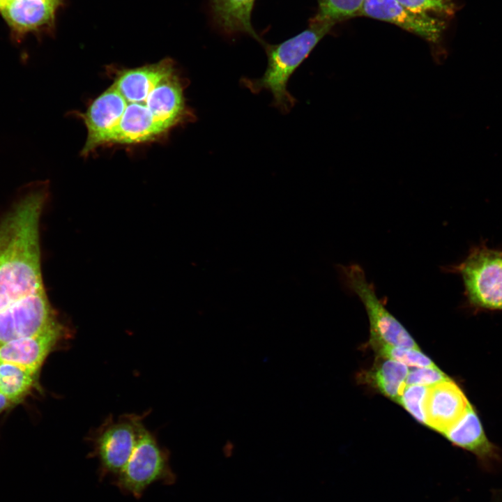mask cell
<instances>
[{"mask_svg":"<svg viewBox=\"0 0 502 502\" xmlns=\"http://www.w3.org/2000/svg\"><path fill=\"white\" fill-rule=\"evenodd\" d=\"M24 190L0 221V312L45 291L39 222L48 197V184L37 182Z\"/></svg>","mask_w":502,"mask_h":502,"instance_id":"cell-1","label":"cell"},{"mask_svg":"<svg viewBox=\"0 0 502 502\" xmlns=\"http://www.w3.org/2000/svg\"><path fill=\"white\" fill-rule=\"evenodd\" d=\"M333 26L311 20L307 29L294 37L277 45H266L268 64L264 75L257 79L242 77L241 84L253 93L268 91L273 107L288 113L296 102L287 90L289 78Z\"/></svg>","mask_w":502,"mask_h":502,"instance_id":"cell-2","label":"cell"},{"mask_svg":"<svg viewBox=\"0 0 502 502\" xmlns=\"http://www.w3.org/2000/svg\"><path fill=\"white\" fill-rule=\"evenodd\" d=\"M445 269L461 277L466 307L475 312L502 311L501 248H490L482 241L462 261Z\"/></svg>","mask_w":502,"mask_h":502,"instance_id":"cell-3","label":"cell"},{"mask_svg":"<svg viewBox=\"0 0 502 502\" xmlns=\"http://www.w3.org/2000/svg\"><path fill=\"white\" fill-rule=\"evenodd\" d=\"M176 479L169 464V452L144 427L128 463L112 479V485L121 493L140 499L151 485H172Z\"/></svg>","mask_w":502,"mask_h":502,"instance_id":"cell-4","label":"cell"},{"mask_svg":"<svg viewBox=\"0 0 502 502\" xmlns=\"http://www.w3.org/2000/svg\"><path fill=\"white\" fill-rule=\"evenodd\" d=\"M143 418L133 413L109 418L89 436L92 448L89 457L98 461L100 481L112 480L123 469L145 427Z\"/></svg>","mask_w":502,"mask_h":502,"instance_id":"cell-5","label":"cell"},{"mask_svg":"<svg viewBox=\"0 0 502 502\" xmlns=\"http://www.w3.org/2000/svg\"><path fill=\"white\" fill-rule=\"evenodd\" d=\"M337 270L347 290L358 296L365 307L370 321V339L393 346L419 349L410 334L378 298L374 285L367 280L359 264H340Z\"/></svg>","mask_w":502,"mask_h":502,"instance_id":"cell-6","label":"cell"},{"mask_svg":"<svg viewBox=\"0 0 502 502\" xmlns=\"http://www.w3.org/2000/svg\"><path fill=\"white\" fill-rule=\"evenodd\" d=\"M59 322L45 291L36 294L0 312V346L39 334Z\"/></svg>","mask_w":502,"mask_h":502,"instance_id":"cell-7","label":"cell"},{"mask_svg":"<svg viewBox=\"0 0 502 502\" xmlns=\"http://www.w3.org/2000/svg\"><path fill=\"white\" fill-rule=\"evenodd\" d=\"M126 102L112 84L80 114L87 130L82 155L87 156L98 147L109 145V139L123 113Z\"/></svg>","mask_w":502,"mask_h":502,"instance_id":"cell-8","label":"cell"},{"mask_svg":"<svg viewBox=\"0 0 502 502\" xmlns=\"http://www.w3.org/2000/svg\"><path fill=\"white\" fill-rule=\"evenodd\" d=\"M443 436L453 446L473 454L485 471L496 472L501 466V450L487 436L480 419L471 404Z\"/></svg>","mask_w":502,"mask_h":502,"instance_id":"cell-9","label":"cell"},{"mask_svg":"<svg viewBox=\"0 0 502 502\" xmlns=\"http://www.w3.org/2000/svg\"><path fill=\"white\" fill-rule=\"evenodd\" d=\"M360 16L394 24L433 44L446 28L442 19L416 13L397 0H365Z\"/></svg>","mask_w":502,"mask_h":502,"instance_id":"cell-10","label":"cell"},{"mask_svg":"<svg viewBox=\"0 0 502 502\" xmlns=\"http://www.w3.org/2000/svg\"><path fill=\"white\" fill-rule=\"evenodd\" d=\"M65 0H13L0 11L16 41L29 33H52Z\"/></svg>","mask_w":502,"mask_h":502,"instance_id":"cell-11","label":"cell"},{"mask_svg":"<svg viewBox=\"0 0 502 502\" xmlns=\"http://www.w3.org/2000/svg\"><path fill=\"white\" fill-rule=\"evenodd\" d=\"M68 335V328L59 322L39 334L1 344L0 361L14 363L38 374L49 353Z\"/></svg>","mask_w":502,"mask_h":502,"instance_id":"cell-12","label":"cell"},{"mask_svg":"<svg viewBox=\"0 0 502 502\" xmlns=\"http://www.w3.org/2000/svg\"><path fill=\"white\" fill-rule=\"evenodd\" d=\"M470 404L451 379L428 386L424 406L426 425L443 435L462 417Z\"/></svg>","mask_w":502,"mask_h":502,"instance_id":"cell-13","label":"cell"},{"mask_svg":"<svg viewBox=\"0 0 502 502\" xmlns=\"http://www.w3.org/2000/svg\"><path fill=\"white\" fill-rule=\"evenodd\" d=\"M176 70L170 58L134 68H116L113 84L127 102L146 103L150 93Z\"/></svg>","mask_w":502,"mask_h":502,"instance_id":"cell-14","label":"cell"},{"mask_svg":"<svg viewBox=\"0 0 502 502\" xmlns=\"http://www.w3.org/2000/svg\"><path fill=\"white\" fill-rule=\"evenodd\" d=\"M255 0H211L214 18L228 34L245 33L261 41L253 29L251 14Z\"/></svg>","mask_w":502,"mask_h":502,"instance_id":"cell-15","label":"cell"},{"mask_svg":"<svg viewBox=\"0 0 502 502\" xmlns=\"http://www.w3.org/2000/svg\"><path fill=\"white\" fill-rule=\"evenodd\" d=\"M409 371L406 365L386 358L369 374L370 379L382 394L397 402Z\"/></svg>","mask_w":502,"mask_h":502,"instance_id":"cell-16","label":"cell"},{"mask_svg":"<svg viewBox=\"0 0 502 502\" xmlns=\"http://www.w3.org/2000/svg\"><path fill=\"white\" fill-rule=\"evenodd\" d=\"M36 375L22 366L0 361V392L12 402L20 401L33 386Z\"/></svg>","mask_w":502,"mask_h":502,"instance_id":"cell-17","label":"cell"},{"mask_svg":"<svg viewBox=\"0 0 502 502\" xmlns=\"http://www.w3.org/2000/svg\"><path fill=\"white\" fill-rule=\"evenodd\" d=\"M365 0H318L317 14L312 20L335 24L340 21L360 16Z\"/></svg>","mask_w":502,"mask_h":502,"instance_id":"cell-18","label":"cell"},{"mask_svg":"<svg viewBox=\"0 0 502 502\" xmlns=\"http://www.w3.org/2000/svg\"><path fill=\"white\" fill-rule=\"evenodd\" d=\"M370 342L375 351L382 358L391 359L406 366L415 367L436 365L420 349L393 346L374 339H370Z\"/></svg>","mask_w":502,"mask_h":502,"instance_id":"cell-19","label":"cell"},{"mask_svg":"<svg viewBox=\"0 0 502 502\" xmlns=\"http://www.w3.org/2000/svg\"><path fill=\"white\" fill-rule=\"evenodd\" d=\"M410 10L440 18L452 17L457 10L455 0H397Z\"/></svg>","mask_w":502,"mask_h":502,"instance_id":"cell-20","label":"cell"},{"mask_svg":"<svg viewBox=\"0 0 502 502\" xmlns=\"http://www.w3.org/2000/svg\"><path fill=\"white\" fill-rule=\"evenodd\" d=\"M428 386L405 385L397 403L400 404L414 418L426 425L425 399Z\"/></svg>","mask_w":502,"mask_h":502,"instance_id":"cell-21","label":"cell"},{"mask_svg":"<svg viewBox=\"0 0 502 502\" xmlns=\"http://www.w3.org/2000/svg\"><path fill=\"white\" fill-rule=\"evenodd\" d=\"M450 379L438 367H420L410 370L405 379V385L432 386Z\"/></svg>","mask_w":502,"mask_h":502,"instance_id":"cell-22","label":"cell"},{"mask_svg":"<svg viewBox=\"0 0 502 502\" xmlns=\"http://www.w3.org/2000/svg\"><path fill=\"white\" fill-rule=\"evenodd\" d=\"M12 402L0 392V413L5 410Z\"/></svg>","mask_w":502,"mask_h":502,"instance_id":"cell-23","label":"cell"},{"mask_svg":"<svg viewBox=\"0 0 502 502\" xmlns=\"http://www.w3.org/2000/svg\"><path fill=\"white\" fill-rule=\"evenodd\" d=\"M490 502H502V489L492 490Z\"/></svg>","mask_w":502,"mask_h":502,"instance_id":"cell-24","label":"cell"},{"mask_svg":"<svg viewBox=\"0 0 502 502\" xmlns=\"http://www.w3.org/2000/svg\"><path fill=\"white\" fill-rule=\"evenodd\" d=\"M7 1L6 0H0V11L5 7Z\"/></svg>","mask_w":502,"mask_h":502,"instance_id":"cell-25","label":"cell"},{"mask_svg":"<svg viewBox=\"0 0 502 502\" xmlns=\"http://www.w3.org/2000/svg\"><path fill=\"white\" fill-rule=\"evenodd\" d=\"M6 1L7 3H8V2L11 1H13V0H6Z\"/></svg>","mask_w":502,"mask_h":502,"instance_id":"cell-26","label":"cell"}]
</instances>
